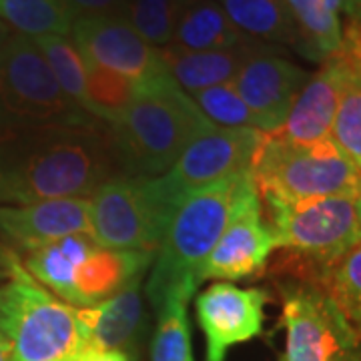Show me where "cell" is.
I'll list each match as a JSON object with an SVG mask.
<instances>
[{
  "label": "cell",
  "mask_w": 361,
  "mask_h": 361,
  "mask_svg": "<svg viewBox=\"0 0 361 361\" xmlns=\"http://www.w3.org/2000/svg\"><path fill=\"white\" fill-rule=\"evenodd\" d=\"M121 177L109 123L80 118L0 137V205L90 199Z\"/></svg>",
  "instance_id": "6da1fadb"
},
{
  "label": "cell",
  "mask_w": 361,
  "mask_h": 361,
  "mask_svg": "<svg viewBox=\"0 0 361 361\" xmlns=\"http://www.w3.org/2000/svg\"><path fill=\"white\" fill-rule=\"evenodd\" d=\"M213 123L167 71L137 82L130 104L109 123L121 177H161Z\"/></svg>",
  "instance_id": "7a4b0ae2"
},
{
  "label": "cell",
  "mask_w": 361,
  "mask_h": 361,
  "mask_svg": "<svg viewBox=\"0 0 361 361\" xmlns=\"http://www.w3.org/2000/svg\"><path fill=\"white\" fill-rule=\"evenodd\" d=\"M243 173L199 187L183 199L157 251L145 295L153 310L173 295L193 299L199 271L225 229L237 180Z\"/></svg>",
  "instance_id": "3957f363"
},
{
  "label": "cell",
  "mask_w": 361,
  "mask_h": 361,
  "mask_svg": "<svg viewBox=\"0 0 361 361\" xmlns=\"http://www.w3.org/2000/svg\"><path fill=\"white\" fill-rule=\"evenodd\" d=\"M0 334L16 361H75L85 345L75 307L32 279L14 257L0 285Z\"/></svg>",
  "instance_id": "277c9868"
},
{
  "label": "cell",
  "mask_w": 361,
  "mask_h": 361,
  "mask_svg": "<svg viewBox=\"0 0 361 361\" xmlns=\"http://www.w3.org/2000/svg\"><path fill=\"white\" fill-rule=\"evenodd\" d=\"M261 201L295 203L331 195H361V173L329 137L297 145L263 133L251 161Z\"/></svg>",
  "instance_id": "5b68a950"
},
{
  "label": "cell",
  "mask_w": 361,
  "mask_h": 361,
  "mask_svg": "<svg viewBox=\"0 0 361 361\" xmlns=\"http://www.w3.org/2000/svg\"><path fill=\"white\" fill-rule=\"evenodd\" d=\"M275 249H287L305 265L293 273L323 279L325 269L361 241V195H331L295 203L261 201Z\"/></svg>",
  "instance_id": "8992f818"
},
{
  "label": "cell",
  "mask_w": 361,
  "mask_h": 361,
  "mask_svg": "<svg viewBox=\"0 0 361 361\" xmlns=\"http://www.w3.org/2000/svg\"><path fill=\"white\" fill-rule=\"evenodd\" d=\"M185 197L161 177H116L90 195V235L104 249L159 251Z\"/></svg>",
  "instance_id": "52a82bcc"
},
{
  "label": "cell",
  "mask_w": 361,
  "mask_h": 361,
  "mask_svg": "<svg viewBox=\"0 0 361 361\" xmlns=\"http://www.w3.org/2000/svg\"><path fill=\"white\" fill-rule=\"evenodd\" d=\"M89 116L59 87L35 40L13 32L0 52V137Z\"/></svg>",
  "instance_id": "ba28073f"
},
{
  "label": "cell",
  "mask_w": 361,
  "mask_h": 361,
  "mask_svg": "<svg viewBox=\"0 0 361 361\" xmlns=\"http://www.w3.org/2000/svg\"><path fill=\"white\" fill-rule=\"evenodd\" d=\"M285 361H361V339L322 281L281 283Z\"/></svg>",
  "instance_id": "9c48e42d"
},
{
  "label": "cell",
  "mask_w": 361,
  "mask_h": 361,
  "mask_svg": "<svg viewBox=\"0 0 361 361\" xmlns=\"http://www.w3.org/2000/svg\"><path fill=\"white\" fill-rule=\"evenodd\" d=\"M273 249L275 239L263 215L255 180L251 171H245L235 187L229 221L199 271V281L221 279L231 283L255 277L265 269Z\"/></svg>",
  "instance_id": "30bf717a"
},
{
  "label": "cell",
  "mask_w": 361,
  "mask_h": 361,
  "mask_svg": "<svg viewBox=\"0 0 361 361\" xmlns=\"http://www.w3.org/2000/svg\"><path fill=\"white\" fill-rule=\"evenodd\" d=\"M269 293L217 281L195 297V317L205 336V361H225L227 351L263 334Z\"/></svg>",
  "instance_id": "8fae6325"
},
{
  "label": "cell",
  "mask_w": 361,
  "mask_h": 361,
  "mask_svg": "<svg viewBox=\"0 0 361 361\" xmlns=\"http://www.w3.org/2000/svg\"><path fill=\"white\" fill-rule=\"evenodd\" d=\"M261 137V130L213 125L189 142L165 177L180 197H187L199 187L251 171Z\"/></svg>",
  "instance_id": "7c38bea8"
},
{
  "label": "cell",
  "mask_w": 361,
  "mask_h": 361,
  "mask_svg": "<svg viewBox=\"0 0 361 361\" xmlns=\"http://www.w3.org/2000/svg\"><path fill=\"white\" fill-rule=\"evenodd\" d=\"M71 32L82 61L111 68L135 82L165 71L161 51L142 39L123 16L78 18Z\"/></svg>",
  "instance_id": "4fadbf2b"
},
{
  "label": "cell",
  "mask_w": 361,
  "mask_h": 361,
  "mask_svg": "<svg viewBox=\"0 0 361 361\" xmlns=\"http://www.w3.org/2000/svg\"><path fill=\"white\" fill-rule=\"evenodd\" d=\"M310 77L307 71L265 44L241 66L231 85L257 116L261 133H275L285 123Z\"/></svg>",
  "instance_id": "5bb4252c"
},
{
  "label": "cell",
  "mask_w": 361,
  "mask_h": 361,
  "mask_svg": "<svg viewBox=\"0 0 361 361\" xmlns=\"http://www.w3.org/2000/svg\"><path fill=\"white\" fill-rule=\"evenodd\" d=\"M0 231L26 251L75 233H90V199L0 205Z\"/></svg>",
  "instance_id": "9a60e30c"
},
{
  "label": "cell",
  "mask_w": 361,
  "mask_h": 361,
  "mask_svg": "<svg viewBox=\"0 0 361 361\" xmlns=\"http://www.w3.org/2000/svg\"><path fill=\"white\" fill-rule=\"evenodd\" d=\"M341 82L343 68L339 59L331 52L323 61L322 68L311 75L307 85L297 94L283 125L271 135L297 145H310L327 139L336 118Z\"/></svg>",
  "instance_id": "2e32d148"
},
{
  "label": "cell",
  "mask_w": 361,
  "mask_h": 361,
  "mask_svg": "<svg viewBox=\"0 0 361 361\" xmlns=\"http://www.w3.org/2000/svg\"><path fill=\"white\" fill-rule=\"evenodd\" d=\"M142 279H135L116 295L90 307H75L82 331V348L129 349L139 341L145 329Z\"/></svg>",
  "instance_id": "e0dca14e"
},
{
  "label": "cell",
  "mask_w": 361,
  "mask_h": 361,
  "mask_svg": "<svg viewBox=\"0 0 361 361\" xmlns=\"http://www.w3.org/2000/svg\"><path fill=\"white\" fill-rule=\"evenodd\" d=\"M155 251L97 247L78 265L75 275V307H90L123 291L135 279H142L153 267Z\"/></svg>",
  "instance_id": "ac0fdd59"
},
{
  "label": "cell",
  "mask_w": 361,
  "mask_h": 361,
  "mask_svg": "<svg viewBox=\"0 0 361 361\" xmlns=\"http://www.w3.org/2000/svg\"><path fill=\"white\" fill-rule=\"evenodd\" d=\"M265 47V42L245 39L239 44L219 51H183L179 47L167 44L161 51L163 66L185 92L209 89L215 85L231 82L241 66Z\"/></svg>",
  "instance_id": "d6986e66"
},
{
  "label": "cell",
  "mask_w": 361,
  "mask_h": 361,
  "mask_svg": "<svg viewBox=\"0 0 361 361\" xmlns=\"http://www.w3.org/2000/svg\"><path fill=\"white\" fill-rule=\"evenodd\" d=\"M341 68L343 82L329 139L361 173V28L348 23L341 28V42L334 51Z\"/></svg>",
  "instance_id": "ffe728a7"
},
{
  "label": "cell",
  "mask_w": 361,
  "mask_h": 361,
  "mask_svg": "<svg viewBox=\"0 0 361 361\" xmlns=\"http://www.w3.org/2000/svg\"><path fill=\"white\" fill-rule=\"evenodd\" d=\"M97 247L101 245L90 233H75L26 251L23 267L44 289L52 291V295L61 297L65 303L75 307V275L78 265Z\"/></svg>",
  "instance_id": "44dd1931"
},
{
  "label": "cell",
  "mask_w": 361,
  "mask_h": 361,
  "mask_svg": "<svg viewBox=\"0 0 361 361\" xmlns=\"http://www.w3.org/2000/svg\"><path fill=\"white\" fill-rule=\"evenodd\" d=\"M245 39L217 0H189L171 44L183 51H219Z\"/></svg>",
  "instance_id": "7402d4cb"
},
{
  "label": "cell",
  "mask_w": 361,
  "mask_h": 361,
  "mask_svg": "<svg viewBox=\"0 0 361 361\" xmlns=\"http://www.w3.org/2000/svg\"><path fill=\"white\" fill-rule=\"evenodd\" d=\"M241 35L259 42L291 44L297 51L299 32L283 0H217Z\"/></svg>",
  "instance_id": "603a6c76"
},
{
  "label": "cell",
  "mask_w": 361,
  "mask_h": 361,
  "mask_svg": "<svg viewBox=\"0 0 361 361\" xmlns=\"http://www.w3.org/2000/svg\"><path fill=\"white\" fill-rule=\"evenodd\" d=\"M0 23L28 39L68 37L75 25L65 0H0Z\"/></svg>",
  "instance_id": "cb8c5ba5"
},
{
  "label": "cell",
  "mask_w": 361,
  "mask_h": 361,
  "mask_svg": "<svg viewBox=\"0 0 361 361\" xmlns=\"http://www.w3.org/2000/svg\"><path fill=\"white\" fill-rule=\"evenodd\" d=\"M299 32L297 52L311 61H325L341 42L339 16L323 0H283Z\"/></svg>",
  "instance_id": "d4e9b609"
},
{
  "label": "cell",
  "mask_w": 361,
  "mask_h": 361,
  "mask_svg": "<svg viewBox=\"0 0 361 361\" xmlns=\"http://www.w3.org/2000/svg\"><path fill=\"white\" fill-rule=\"evenodd\" d=\"M32 40L42 52L47 65L51 66L52 75L63 92L77 104L80 111L92 115L89 94H87L85 61H82L80 52L77 51L75 42L63 35H49V37H39Z\"/></svg>",
  "instance_id": "484cf974"
},
{
  "label": "cell",
  "mask_w": 361,
  "mask_h": 361,
  "mask_svg": "<svg viewBox=\"0 0 361 361\" xmlns=\"http://www.w3.org/2000/svg\"><path fill=\"white\" fill-rule=\"evenodd\" d=\"M189 297L173 295L157 310V322L151 341V361H193L191 325H189Z\"/></svg>",
  "instance_id": "4316f807"
},
{
  "label": "cell",
  "mask_w": 361,
  "mask_h": 361,
  "mask_svg": "<svg viewBox=\"0 0 361 361\" xmlns=\"http://www.w3.org/2000/svg\"><path fill=\"white\" fill-rule=\"evenodd\" d=\"M322 283L361 339V241L325 269Z\"/></svg>",
  "instance_id": "83f0119b"
},
{
  "label": "cell",
  "mask_w": 361,
  "mask_h": 361,
  "mask_svg": "<svg viewBox=\"0 0 361 361\" xmlns=\"http://www.w3.org/2000/svg\"><path fill=\"white\" fill-rule=\"evenodd\" d=\"M189 0H123L121 16L157 49L171 44Z\"/></svg>",
  "instance_id": "f1b7e54d"
},
{
  "label": "cell",
  "mask_w": 361,
  "mask_h": 361,
  "mask_svg": "<svg viewBox=\"0 0 361 361\" xmlns=\"http://www.w3.org/2000/svg\"><path fill=\"white\" fill-rule=\"evenodd\" d=\"M85 77L92 115L104 123H113L135 99L137 82L121 73L85 61Z\"/></svg>",
  "instance_id": "f546056e"
},
{
  "label": "cell",
  "mask_w": 361,
  "mask_h": 361,
  "mask_svg": "<svg viewBox=\"0 0 361 361\" xmlns=\"http://www.w3.org/2000/svg\"><path fill=\"white\" fill-rule=\"evenodd\" d=\"M191 99L201 113L217 127L225 129H259L257 116L243 103L231 82L215 85L209 89L191 92Z\"/></svg>",
  "instance_id": "4dcf8cb0"
},
{
  "label": "cell",
  "mask_w": 361,
  "mask_h": 361,
  "mask_svg": "<svg viewBox=\"0 0 361 361\" xmlns=\"http://www.w3.org/2000/svg\"><path fill=\"white\" fill-rule=\"evenodd\" d=\"M71 14L78 18H94V16H121L123 0H65Z\"/></svg>",
  "instance_id": "1f68e13d"
},
{
  "label": "cell",
  "mask_w": 361,
  "mask_h": 361,
  "mask_svg": "<svg viewBox=\"0 0 361 361\" xmlns=\"http://www.w3.org/2000/svg\"><path fill=\"white\" fill-rule=\"evenodd\" d=\"M75 361H133V357L123 349L82 348Z\"/></svg>",
  "instance_id": "d6a6232c"
},
{
  "label": "cell",
  "mask_w": 361,
  "mask_h": 361,
  "mask_svg": "<svg viewBox=\"0 0 361 361\" xmlns=\"http://www.w3.org/2000/svg\"><path fill=\"white\" fill-rule=\"evenodd\" d=\"M339 13L348 16V23H353L361 28V0H343Z\"/></svg>",
  "instance_id": "836d02e7"
},
{
  "label": "cell",
  "mask_w": 361,
  "mask_h": 361,
  "mask_svg": "<svg viewBox=\"0 0 361 361\" xmlns=\"http://www.w3.org/2000/svg\"><path fill=\"white\" fill-rule=\"evenodd\" d=\"M0 361H16L14 360L13 348L8 345V341L0 334Z\"/></svg>",
  "instance_id": "e575fe53"
},
{
  "label": "cell",
  "mask_w": 361,
  "mask_h": 361,
  "mask_svg": "<svg viewBox=\"0 0 361 361\" xmlns=\"http://www.w3.org/2000/svg\"><path fill=\"white\" fill-rule=\"evenodd\" d=\"M11 30H8V26H4L2 23H0V52H2V49H4V44H6V40L11 39Z\"/></svg>",
  "instance_id": "d590c367"
},
{
  "label": "cell",
  "mask_w": 361,
  "mask_h": 361,
  "mask_svg": "<svg viewBox=\"0 0 361 361\" xmlns=\"http://www.w3.org/2000/svg\"><path fill=\"white\" fill-rule=\"evenodd\" d=\"M323 2H325V6H327L331 13L337 14L341 11V2H343V0H323Z\"/></svg>",
  "instance_id": "8d00e7d4"
}]
</instances>
